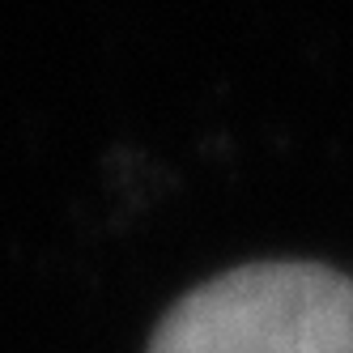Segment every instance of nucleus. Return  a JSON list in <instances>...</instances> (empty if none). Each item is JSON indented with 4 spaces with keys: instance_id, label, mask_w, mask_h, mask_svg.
<instances>
[{
    "instance_id": "obj_1",
    "label": "nucleus",
    "mask_w": 353,
    "mask_h": 353,
    "mask_svg": "<svg viewBox=\"0 0 353 353\" xmlns=\"http://www.w3.org/2000/svg\"><path fill=\"white\" fill-rule=\"evenodd\" d=\"M149 353H353V276L307 260L243 264L174 302Z\"/></svg>"
}]
</instances>
